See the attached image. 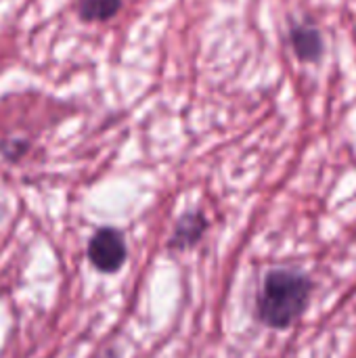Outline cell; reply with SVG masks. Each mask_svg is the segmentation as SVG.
<instances>
[{
  "instance_id": "6da1fadb",
  "label": "cell",
  "mask_w": 356,
  "mask_h": 358,
  "mask_svg": "<svg viewBox=\"0 0 356 358\" xmlns=\"http://www.w3.org/2000/svg\"><path fill=\"white\" fill-rule=\"evenodd\" d=\"M313 283L306 275L296 271L269 273L262 294L258 298V317L275 329H285L302 317L308 306Z\"/></svg>"
},
{
  "instance_id": "7a4b0ae2",
  "label": "cell",
  "mask_w": 356,
  "mask_h": 358,
  "mask_svg": "<svg viewBox=\"0 0 356 358\" xmlns=\"http://www.w3.org/2000/svg\"><path fill=\"white\" fill-rule=\"evenodd\" d=\"M88 258L101 273H115L126 260V243L120 231L99 229L88 243Z\"/></svg>"
},
{
  "instance_id": "3957f363",
  "label": "cell",
  "mask_w": 356,
  "mask_h": 358,
  "mask_svg": "<svg viewBox=\"0 0 356 358\" xmlns=\"http://www.w3.org/2000/svg\"><path fill=\"white\" fill-rule=\"evenodd\" d=\"M292 44H294L298 57L304 59V61H317L321 57L323 42H321L319 31L315 27H311V25L294 27V31H292Z\"/></svg>"
},
{
  "instance_id": "277c9868",
  "label": "cell",
  "mask_w": 356,
  "mask_h": 358,
  "mask_svg": "<svg viewBox=\"0 0 356 358\" xmlns=\"http://www.w3.org/2000/svg\"><path fill=\"white\" fill-rule=\"evenodd\" d=\"M206 229V220L201 214H187L183 216V220L178 222L176 231H174V237L170 241L172 248H187V245H193L201 233Z\"/></svg>"
},
{
  "instance_id": "5b68a950",
  "label": "cell",
  "mask_w": 356,
  "mask_h": 358,
  "mask_svg": "<svg viewBox=\"0 0 356 358\" xmlns=\"http://www.w3.org/2000/svg\"><path fill=\"white\" fill-rule=\"evenodd\" d=\"M120 0H78L82 21H107L120 10Z\"/></svg>"
},
{
  "instance_id": "8992f818",
  "label": "cell",
  "mask_w": 356,
  "mask_h": 358,
  "mask_svg": "<svg viewBox=\"0 0 356 358\" xmlns=\"http://www.w3.org/2000/svg\"><path fill=\"white\" fill-rule=\"evenodd\" d=\"M101 358H111V357H101Z\"/></svg>"
}]
</instances>
